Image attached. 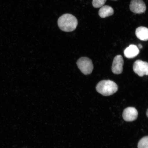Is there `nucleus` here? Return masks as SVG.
<instances>
[{"mask_svg":"<svg viewBox=\"0 0 148 148\" xmlns=\"http://www.w3.org/2000/svg\"><path fill=\"white\" fill-rule=\"evenodd\" d=\"M146 6L143 0H132L130 5L131 12L135 14H141L145 12Z\"/></svg>","mask_w":148,"mask_h":148,"instance_id":"39448f33","label":"nucleus"},{"mask_svg":"<svg viewBox=\"0 0 148 148\" xmlns=\"http://www.w3.org/2000/svg\"><path fill=\"white\" fill-rule=\"evenodd\" d=\"M77 64L79 69L85 75H90L93 70L92 61L88 57H81L77 60Z\"/></svg>","mask_w":148,"mask_h":148,"instance_id":"7ed1b4c3","label":"nucleus"},{"mask_svg":"<svg viewBox=\"0 0 148 148\" xmlns=\"http://www.w3.org/2000/svg\"><path fill=\"white\" fill-rule=\"evenodd\" d=\"M136 35L139 39L147 41L148 40V28L144 27H138L136 29Z\"/></svg>","mask_w":148,"mask_h":148,"instance_id":"1a4fd4ad","label":"nucleus"},{"mask_svg":"<svg viewBox=\"0 0 148 148\" xmlns=\"http://www.w3.org/2000/svg\"><path fill=\"white\" fill-rule=\"evenodd\" d=\"M138 48H139V49H141L143 47H142V46L141 45V44H140L138 45Z\"/></svg>","mask_w":148,"mask_h":148,"instance_id":"ddd939ff","label":"nucleus"},{"mask_svg":"<svg viewBox=\"0 0 148 148\" xmlns=\"http://www.w3.org/2000/svg\"><path fill=\"white\" fill-rule=\"evenodd\" d=\"M96 88L97 91L102 95L108 96L112 95L117 92L118 86L114 81L103 80L98 83Z\"/></svg>","mask_w":148,"mask_h":148,"instance_id":"f03ea898","label":"nucleus"},{"mask_svg":"<svg viewBox=\"0 0 148 148\" xmlns=\"http://www.w3.org/2000/svg\"><path fill=\"white\" fill-rule=\"evenodd\" d=\"M133 70L139 76L148 75V63L140 60H137L133 65Z\"/></svg>","mask_w":148,"mask_h":148,"instance_id":"20e7f679","label":"nucleus"},{"mask_svg":"<svg viewBox=\"0 0 148 148\" xmlns=\"http://www.w3.org/2000/svg\"><path fill=\"white\" fill-rule=\"evenodd\" d=\"M139 53V49L137 46L133 44L130 45L124 51L125 56L129 59L134 58Z\"/></svg>","mask_w":148,"mask_h":148,"instance_id":"6e6552de","label":"nucleus"},{"mask_svg":"<svg viewBox=\"0 0 148 148\" xmlns=\"http://www.w3.org/2000/svg\"><path fill=\"white\" fill-rule=\"evenodd\" d=\"M113 1H117V0H113Z\"/></svg>","mask_w":148,"mask_h":148,"instance_id":"2eb2a0df","label":"nucleus"},{"mask_svg":"<svg viewBox=\"0 0 148 148\" xmlns=\"http://www.w3.org/2000/svg\"><path fill=\"white\" fill-rule=\"evenodd\" d=\"M146 114H147V116L148 118V109L147 110V112H146Z\"/></svg>","mask_w":148,"mask_h":148,"instance_id":"4468645a","label":"nucleus"},{"mask_svg":"<svg viewBox=\"0 0 148 148\" xmlns=\"http://www.w3.org/2000/svg\"><path fill=\"white\" fill-rule=\"evenodd\" d=\"M114 10L112 7L108 5H103L101 7L99 12V15L101 18H105L112 15Z\"/></svg>","mask_w":148,"mask_h":148,"instance_id":"9d476101","label":"nucleus"},{"mask_svg":"<svg viewBox=\"0 0 148 148\" xmlns=\"http://www.w3.org/2000/svg\"><path fill=\"white\" fill-rule=\"evenodd\" d=\"M138 148H148V136L144 137L138 142Z\"/></svg>","mask_w":148,"mask_h":148,"instance_id":"9b49d317","label":"nucleus"},{"mask_svg":"<svg viewBox=\"0 0 148 148\" xmlns=\"http://www.w3.org/2000/svg\"><path fill=\"white\" fill-rule=\"evenodd\" d=\"M138 115V112L136 108L134 107H128L124 110L123 116L125 121L131 122L136 120Z\"/></svg>","mask_w":148,"mask_h":148,"instance_id":"423d86ee","label":"nucleus"},{"mask_svg":"<svg viewBox=\"0 0 148 148\" xmlns=\"http://www.w3.org/2000/svg\"><path fill=\"white\" fill-rule=\"evenodd\" d=\"M124 61L121 55L116 56L114 58L112 62V73L118 75L123 71Z\"/></svg>","mask_w":148,"mask_h":148,"instance_id":"0eeeda50","label":"nucleus"},{"mask_svg":"<svg viewBox=\"0 0 148 148\" xmlns=\"http://www.w3.org/2000/svg\"><path fill=\"white\" fill-rule=\"evenodd\" d=\"M107 0H92V5L95 8H99L103 6Z\"/></svg>","mask_w":148,"mask_h":148,"instance_id":"f8f14e48","label":"nucleus"},{"mask_svg":"<svg viewBox=\"0 0 148 148\" xmlns=\"http://www.w3.org/2000/svg\"><path fill=\"white\" fill-rule=\"evenodd\" d=\"M78 24L76 18L71 14H64L60 16L58 20L59 28L66 32H71L75 30Z\"/></svg>","mask_w":148,"mask_h":148,"instance_id":"f257e3e1","label":"nucleus"}]
</instances>
